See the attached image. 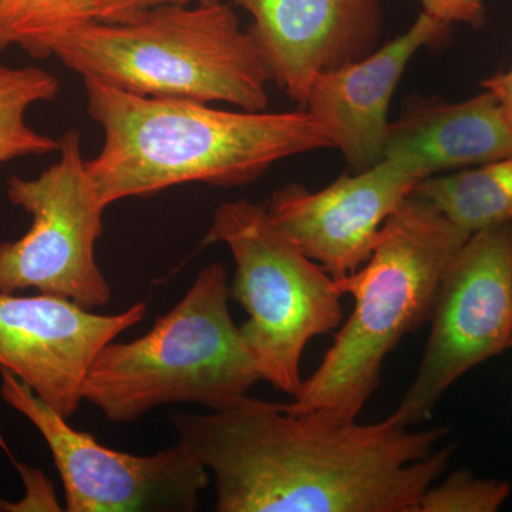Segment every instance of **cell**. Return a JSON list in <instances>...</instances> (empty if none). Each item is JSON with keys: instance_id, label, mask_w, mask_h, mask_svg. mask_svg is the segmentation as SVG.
Segmentation results:
<instances>
[{"instance_id": "obj_3", "label": "cell", "mask_w": 512, "mask_h": 512, "mask_svg": "<svg viewBox=\"0 0 512 512\" xmlns=\"http://www.w3.org/2000/svg\"><path fill=\"white\" fill-rule=\"evenodd\" d=\"M470 235L424 198L404 200L384 222L365 264L336 279L355 308L318 369L282 409L357 419L379 386L386 357L430 319L441 278Z\"/></svg>"}, {"instance_id": "obj_20", "label": "cell", "mask_w": 512, "mask_h": 512, "mask_svg": "<svg viewBox=\"0 0 512 512\" xmlns=\"http://www.w3.org/2000/svg\"><path fill=\"white\" fill-rule=\"evenodd\" d=\"M19 468L25 478L28 494L18 504H6L2 511H62L52 483L40 471L25 466Z\"/></svg>"}, {"instance_id": "obj_21", "label": "cell", "mask_w": 512, "mask_h": 512, "mask_svg": "<svg viewBox=\"0 0 512 512\" xmlns=\"http://www.w3.org/2000/svg\"><path fill=\"white\" fill-rule=\"evenodd\" d=\"M222 0H99V22L117 23L130 19L143 10L163 5H194V3H215Z\"/></svg>"}, {"instance_id": "obj_1", "label": "cell", "mask_w": 512, "mask_h": 512, "mask_svg": "<svg viewBox=\"0 0 512 512\" xmlns=\"http://www.w3.org/2000/svg\"><path fill=\"white\" fill-rule=\"evenodd\" d=\"M171 421L214 476L217 512H417L456 448L434 450L447 427L291 413L249 396Z\"/></svg>"}, {"instance_id": "obj_13", "label": "cell", "mask_w": 512, "mask_h": 512, "mask_svg": "<svg viewBox=\"0 0 512 512\" xmlns=\"http://www.w3.org/2000/svg\"><path fill=\"white\" fill-rule=\"evenodd\" d=\"M450 30L447 23L421 12L409 30L386 45L315 77L302 109L318 120L353 173L383 160L390 103L404 70L419 50L440 45Z\"/></svg>"}, {"instance_id": "obj_9", "label": "cell", "mask_w": 512, "mask_h": 512, "mask_svg": "<svg viewBox=\"0 0 512 512\" xmlns=\"http://www.w3.org/2000/svg\"><path fill=\"white\" fill-rule=\"evenodd\" d=\"M3 402L42 434L62 478L69 512H192L210 473L181 443L148 456L104 447L0 367Z\"/></svg>"}, {"instance_id": "obj_19", "label": "cell", "mask_w": 512, "mask_h": 512, "mask_svg": "<svg viewBox=\"0 0 512 512\" xmlns=\"http://www.w3.org/2000/svg\"><path fill=\"white\" fill-rule=\"evenodd\" d=\"M421 12L453 26L456 23L478 29L485 23L484 0H414Z\"/></svg>"}, {"instance_id": "obj_17", "label": "cell", "mask_w": 512, "mask_h": 512, "mask_svg": "<svg viewBox=\"0 0 512 512\" xmlns=\"http://www.w3.org/2000/svg\"><path fill=\"white\" fill-rule=\"evenodd\" d=\"M59 92V80L40 67L0 66V164L59 151L60 138L37 133L26 123L30 106L55 100Z\"/></svg>"}, {"instance_id": "obj_7", "label": "cell", "mask_w": 512, "mask_h": 512, "mask_svg": "<svg viewBox=\"0 0 512 512\" xmlns=\"http://www.w3.org/2000/svg\"><path fill=\"white\" fill-rule=\"evenodd\" d=\"M59 153L39 177L6 183L10 204L29 214L32 225L16 241H0V293L33 289L93 311L111 299L94 254L106 208L90 185L79 131L60 137Z\"/></svg>"}, {"instance_id": "obj_14", "label": "cell", "mask_w": 512, "mask_h": 512, "mask_svg": "<svg viewBox=\"0 0 512 512\" xmlns=\"http://www.w3.org/2000/svg\"><path fill=\"white\" fill-rule=\"evenodd\" d=\"M512 154V127L493 93L460 101L429 99L409 104L390 121L384 158L424 178L478 167Z\"/></svg>"}, {"instance_id": "obj_5", "label": "cell", "mask_w": 512, "mask_h": 512, "mask_svg": "<svg viewBox=\"0 0 512 512\" xmlns=\"http://www.w3.org/2000/svg\"><path fill=\"white\" fill-rule=\"evenodd\" d=\"M229 295L224 265L202 268L146 335L104 346L84 380L83 400L111 423H130L170 404L218 412L249 396L262 375L229 312Z\"/></svg>"}, {"instance_id": "obj_10", "label": "cell", "mask_w": 512, "mask_h": 512, "mask_svg": "<svg viewBox=\"0 0 512 512\" xmlns=\"http://www.w3.org/2000/svg\"><path fill=\"white\" fill-rule=\"evenodd\" d=\"M147 303L100 315L69 299L0 293V367L70 419L83 402L94 359L121 333L144 319Z\"/></svg>"}, {"instance_id": "obj_6", "label": "cell", "mask_w": 512, "mask_h": 512, "mask_svg": "<svg viewBox=\"0 0 512 512\" xmlns=\"http://www.w3.org/2000/svg\"><path fill=\"white\" fill-rule=\"evenodd\" d=\"M211 244L227 245L234 258L231 296L248 313L239 332L262 380L295 397L303 350L342 320L338 281L248 200L218 205L204 239Z\"/></svg>"}, {"instance_id": "obj_15", "label": "cell", "mask_w": 512, "mask_h": 512, "mask_svg": "<svg viewBox=\"0 0 512 512\" xmlns=\"http://www.w3.org/2000/svg\"><path fill=\"white\" fill-rule=\"evenodd\" d=\"M468 232L512 222V154L450 175H434L413 192Z\"/></svg>"}, {"instance_id": "obj_16", "label": "cell", "mask_w": 512, "mask_h": 512, "mask_svg": "<svg viewBox=\"0 0 512 512\" xmlns=\"http://www.w3.org/2000/svg\"><path fill=\"white\" fill-rule=\"evenodd\" d=\"M99 0H0V50L52 57L63 37L97 20Z\"/></svg>"}, {"instance_id": "obj_11", "label": "cell", "mask_w": 512, "mask_h": 512, "mask_svg": "<svg viewBox=\"0 0 512 512\" xmlns=\"http://www.w3.org/2000/svg\"><path fill=\"white\" fill-rule=\"evenodd\" d=\"M421 181L413 168L383 158L365 171L342 175L323 190L284 185L271 195L266 211L309 258L342 279L365 264L384 222Z\"/></svg>"}, {"instance_id": "obj_8", "label": "cell", "mask_w": 512, "mask_h": 512, "mask_svg": "<svg viewBox=\"0 0 512 512\" xmlns=\"http://www.w3.org/2000/svg\"><path fill=\"white\" fill-rule=\"evenodd\" d=\"M430 320L417 375L389 416L400 426L429 420L454 383L510 349L512 222L471 232L441 278Z\"/></svg>"}, {"instance_id": "obj_12", "label": "cell", "mask_w": 512, "mask_h": 512, "mask_svg": "<svg viewBox=\"0 0 512 512\" xmlns=\"http://www.w3.org/2000/svg\"><path fill=\"white\" fill-rule=\"evenodd\" d=\"M252 16L269 80L303 107L318 74L377 49L382 0H232Z\"/></svg>"}, {"instance_id": "obj_22", "label": "cell", "mask_w": 512, "mask_h": 512, "mask_svg": "<svg viewBox=\"0 0 512 512\" xmlns=\"http://www.w3.org/2000/svg\"><path fill=\"white\" fill-rule=\"evenodd\" d=\"M481 87L497 97L498 103L503 107L505 117L512 127V67L505 72H498L481 82Z\"/></svg>"}, {"instance_id": "obj_18", "label": "cell", "mask_w": 512, "mask_h": 512, "mask_svg": "<svg viewBox=\"0 0 512 512\" xmlns=\"http://www.w3.org/2000/svg\"><path fill=\"white\" fill-rule=\"evenodd\" d=\"M508 481L478 478L457 470L440 484H431L421 497L417 512H497L510 498Z\"/></svg>"}, {"instance_id": "obj_2", "label": "cell", "mask_w": 512, "mask_h": 512, "mask_svg": "<svg viewBox=\"0 0 512 512\" xmlns=\"http://www.w3.org/2000/svg\"><path fill=\"white\" fill-rule=\"evenodd\" d=\"M87 111L104 144L87 175L104 208L177 185L254 183L285 158L332 148L308 110L229 111L208 103L124 92L84 77Z\"/></svg>"}, {"instance_id": "obj_23", "label": "cell", "mask_w": 512, "mask_h": 512, "mask_svg": "<svg viewBox=\"0 0 512 512\" xmlns=\"http://www.w3.org/2000/svg\"><path fill=\"white\" fill-rule=\"evenodd\" d=\"M510 349H512V339H511V345H510Z\"/></svg>"}, {"instance_id": "obj_4", "label": "cell", "mask_w": 512, "mask_h": 512, "mask_svg": "<svg viewBox=\"0 0 512 512\" xmlns=\"http://www.w3.org/2000/svg\"><path fill=\"white\" fill-rule=\"evenodd\" d=\"M53 56L124 92L264 111L271 82L234 6L163 5L123 22H94L63 37Z\"/></svg>"}]
</instances>
